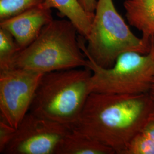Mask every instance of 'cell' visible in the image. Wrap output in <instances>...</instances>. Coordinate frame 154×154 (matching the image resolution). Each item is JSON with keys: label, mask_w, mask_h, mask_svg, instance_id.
<instances>
[{"label": "cell", "mask_w": 154, "mask_h": 154, "mask_svg": "<svg viewBox=\"0 0 154 154\" xmlns=\"http://www.w3.org/2000/svg\"><path fill=\"white\" fill-rule=\"evenodd\" d=\"M85 12L91 17H94L98 1L97 0H77Z\"/></svg>", "instance_id": "16"}, {"label": "cell", "mask_w": 154, "mask_h": 154, "mask_svg": "<svg viewBox=\"0 0 154 154\" xmlns=\"http://www.w3.org/2000/svg\"><path fill=\"white\" fill-rule=\"evenodd\" d=\"M123 6L129 24L142 33V39L151 45L154 40V0H126Z\"/></svg>", "instance_id": "9"}, {"label": "cell", "mask_w": 154, "mask_h": 154, "mask_svg": "<svg viewBox=\"0 0 154 154\" xmlns=\"http://www.w3.org/2000/svg\"><path fill=\"white\" fill-rule=\"evenodd\" d=\"M142 132L147 135L154 143V118L149 122L148 124L144 128Z\"/></svg>", "instance_id": "17"}, {"label": "cell", "mask_w": 154, "mask_h": 154, "mask_svg": "<svg viewBox=\"0 0 154 154\" xmlns=\"http://www.w3.org/2000/svg\"><path fill=\"white\" fill-rule=\"evenodd\" d=\"M79 44L88 59L104 68L113 66L119 55L127 51L149 52L151 45L135 35L116 11L112 0H98L88 37Z\"/></svg>", "instance_id": "4"}, {"label": "cell", "mask_w": 154, "mask_h": 154, "mask_svg": "<svg viewBox=\"0 0 154 154\" xmlns=\"http://www.w3.org/2000/svg\"><path fill=\"white\" fill-rule=\"evenodd\" d=\"M109 147L82 132L72 128L56 149L54 154H114Z\"/></svg>", "instance_id": "10"}, {"label": "cell", "mask_w": 154, "mask_h": 154, "mask_svg": "<svg viewBox=\"0 0 154 154\" xmlns=\"http://www.w3.org/2000/svg\"><path fill=\"white\" fill-rule=\"evenodd\" d=\"M91 74L86 67L45 73L29 111L72 128L91 93Z\"/></svg>", "instance_id": "2"}, {"label": "cell", "mask_w": 154, "mask_h": 154, "mask_svg": "<svg viewBox=\"0 0 154 154\" xmlns=\"http://www.w3.org/2000/svg\"><path fill=\"white\" fill-rule=\"evenodd\" d=\"M43 74L17 67L0 71V119L17 128L29 112Z\"/></svg>", "instance_id": "7"}, {"label": "cell", "mask_w": 154, "mask_h": 154, "mask_svg": "<svg viewBox=\"0 0 154 154\" xmlns=\"http://www.w3.org/2000/svg\"><path fill=\"white\" fill-rule=\"evenodd\" d=\"M71 129L29 111L20 123L3 154H54Z\"/></svg>", "instance_id": "6"}, {"label": "cell", "mask_w": 154, "mask_h": 154, "mask_svg": "<svg viewBox=\"0 0 154 154\" xmlns=\"http://www.w3.org/2000/svg\"><path fill=\"white\" fill-rule=\"evenodd\" d=\"M45 8H55L61 17H66L77 29L78 33L85 39L90 32L94 17L88 14L77 0H45L41 5Z\"/></svg>", "instance_id": "11"}, {"label": "cell", "mask_w": 154, "mask_h": 154, "mask_svg": "<svg viewBox=\"0 0 154 154\" xmlns=\"http://www.w3.org/2000/svg\"><path fill=\"white\" fill-rule=\"evenodd\" d=\"M77 33L69 20H53L31 44L17 54L11 68L45 74L86 67L88 58L81 48Z\"/></svg>", "instance_id": "3"}, {"label": "cell", "mask_w": 154, "mask_h": 154, "mask_svg": "<svg viewBox=\"0 0 154 154\" xmlns=\"http://www.w3.org/2000/svg\"><path fill=\"white\" fill-rule=\"evenodd\" d=\"M45 1V0H0V21L41 5Z\"/></svg>", "instance_id": "13"}, {"label": "cell", "mask_w": 154, "mask_h": 154, "mask_svg": "<svg viewBox=\"0 0 154 154\" xmlns=\"http://www.w3.org/2000/svg\"><path fill=\"white\" fill-rule=\"evenodd\" d=\"M125 154H154V142L144 132H139L131 140Z\"/></svg>", "instance_id": "14"}, {"label": "cell", "mask_w": 154, "mask_h": 154, "mask_svg": "<svg viewBox=\"0 0 154 154\" xmlns=\"http://www.w3.org/2000/svg\"><path fill=\"white\" fill-rule=\"evenodd\" d=\"M51 9L38 6L0 21V28L11 34L21 49L38 37L45 26L54 19Z\"/></svg>", "instance_id": "8"}, {"label": "cell", "mask_w": 154, "mask_h": 154, "mask_svg": "<svg viewBox=\"0 0 154 154\" xmlns=\"http://www.w3.org/2000/svg\"><path fill=\"white\" fill-rule=\"evenodd\" d=\"M86 67L92 72L91 93H149L154 82V40L147 54L123 53L109 68L102 67L88 59Z\"/></svg>", "instance_id": "5"}, {"label": "cell", "mask_w": 154, "mask_h": 154, "mask_svg": "<svg viewBox=\"0 0 154 154\" xmlns=\"http://www.w3.org/2000/svg\"><path fill=\"white\" fill-rule=\"evenodd\" d=\"M21 48L11 33L0 28V71L11 69Z\"/></svg>", "instance_id": "12"}, {"label": "cell", "mask_w": 154, "mask_h": 154, "mask_svg": "<svg viewBox=\"0 0 154 154\" xmlns=\"http://www.w3.org/2000/svg\"><path fill=\"white\" fill-rule=\"evenodd\" d=\"M16 128L0 119V152L4 153L6 147L13 138Z\"/></svg>", "instance_id": "15"}, {"label": "cell", "mask_w": 154, "mask_h": 154, "mask_svg": "<svg viewBox=\"0 0 154 154\" xmlns=\"http://www.w3.org/2000/svg\"><path fill=\"white\" fill-rule=\"evenodd\" d=\"M154 118V100L149 93H91L72 128L125 154L131 140Z\"/></svg>", "instance_id": "1"}, {"label": "cell", "mask_w": 154, "mask_h": 154, "mask_svg": "<svg viewBox=\"0 0 154 154\" xmlns=\"http://www.w3.org/2000/svg\"><path fill=\"white\" fill-rule=\"evenodd\" d=\"M149 93L151 95V97H152L154 100V83H153V84H152V87H151V88L150 91H149Z\"/></svg>", "instance_id": "18"}]
</instances>
